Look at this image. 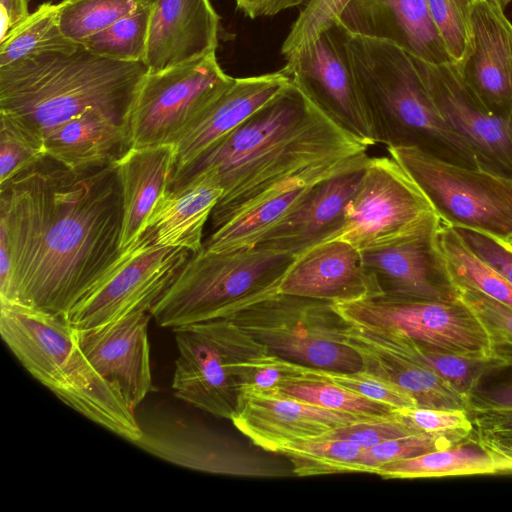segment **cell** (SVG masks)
<instances>
[{
	"label": "cell",
	"instance_id": "cell-1",
	"mask_svg": "<svg viewBox=\"0 0 512 512\" xmlns=\"http://www.w3.org/2000/svg\"><path fill=\"white\" fill-rule=\"evenodd\" d=\"M117 161L70 168L46 155L0 186L12 272L4 301L67 316L121 249Z\"/></svg>",
	"mask_w": 512,
	"mask_h": 512
},
{
	"label": "cell",
	"instance_id": "cell-2",
	"mask_svg": "<svg viewBox=\"0 0 512 512\" xmlns=\"http://www.w3.org/2000/svg\"><path fill=\"white\" fill-rule=\"evenodd\" d=\"M358 139L318 109L292 82L240 126L172 175L169 190L204 176L222 195L213 230L305 169L367 152Z\"/></svg>",
	"mask_w": 512,
	"mask_h": 512
},
{
	"label": "cell",
	"instance_id": "cell-3",
	"mask_svg": "<svg viewBox=\"0 0 512 512\" xmlns=\"http://www.w3.org/2000/svg\"><path fill=\"white\" fill-rule=\"evenodd\" d=\"M144 62L110 59L86 50L44 53L0 67V110L14 113L43 135L88 109L127 127Z\"/></svg>",
	"mask_w": 512,
	"mask_h": 512
},
{
	"label": "cell",
	"instance_id": "cell-4",
	"mask_svg": "<svg viewBox=\"0 0 512 512\" xmlns=\"http://www.w3.org/2000/svg\"><path fill=\"white\" fill-rule=\"evenodd\" d=\"M1 302L0 334L22 366L62 402L134 443L143 431L118 388L80 349L65 316L18 302Z\"/></svg>",
	"mask_w": 512,
	"mask_h": 512
},
{
	"label": "cell",
	"instance_id": "cell-5",
	"mask_svg": "<svg viewBox=\"0 0 512 512\" xmlns=\"http://www.w3.org/2000/svg\"><path fill=\"white\" fill-rule=\"evenodd\" d=\"M347 45L378 143L428 150L439 145L469 165H487L439 112L410 54L392 43L349 33Z\"/></svg>",
	"mask_w": 512,
	"mask_h": 512
},
{
	"label": "cell",
	"instance_id": "cell-6",
	"mask_svg": "<svg viewBox=\"0 0 512 512\" xmlns=\"http://www.w3.org/2000/svg\"><path fill=\"white\" fill-rule=\"evenodd\" d=\"M297 255L255 246L192 253L150 308L161 327L189 326L227 315L278 292Z\"/></svg>",
	"mask_w": 512,
	"mask_h": 512
},
{
	"label": "cell",
	"instance_id": "cell-7",
	"mask_svg": "<svg viewBox=\"0 0 512 512\" xmlns=\"http://www.w3.org/2000/svg\"><path fill=\"white\" fill-rule=\"evenodd\" d=\"M222 317L282 359L337 371L363 369L344 338L348 322L332 302L276 292Z\"/></svg>",
	"mask_w": 512,
	"mask_h": 512
},
{
	"label": "cell",
	"instance_id": "cell-8",
	"mask_svg": "<svg viewBox=\"0 0 512 512\" xmlns=\"http://www.w3.org/2000/svg\"><path fill=\"white\" fill-rule=\"evenodd\" d=\"M178 349L172 389L177 398L231 419L240 387L269 351L227 317L173 329Z\"/></svg>",
	"mask_w": 512,
	"mask_h": 512
},
{
	"label": "cell",
	"instance_id": "cell-9",
	"mask_svg": "<svg viewBox=\"0 0 512 512\" xmlns=\"http://www.w3.org/2000/svg\"><path fill=\"white\" fill-rule=\"evenodd\" d=\"M440 219L456 228L505 238L512 234V175L487 165H461L417 145L389 146Z\"/></svg>",
	"mask_w": 512,
	"mask_h": 512
},
{
	"label": "cell",
	"instance_id": "cell-10",
	"mask_svg": "<svg viewBox=\"0 0 512 512\" xmlns=\"http://www.w3.org/2000/svg\"><path fill=\"white\" fill-rule=\"evenodd\" d=\"M439 223L430 200L392 157H369L342 225L325 242L341 240L363 253L430 235Z\"/></svg>",
	"mask_w": 512,
	"mask_h": 512
},
{
	"label": "cell",
	"instance_id": "cell-11",
	"mask_svg": "<svg viewBox=\"0 0 512 512\" xmlns=\"http://www.w3.org/2000/svg\"><path fill=\"white\" fill-rule=\"evenodd\" d=\"M233 81L216 52L148 72L127 119L129 149L175 145Z\"/></svg>",
	"mask_w": 512,
	"mask_h": 512
},
{
	"label": "cell",
	"instance_id": "cell-12",
	"mask_svg": "<svg viewBox=\"0 0 512 512\" xmlns=\"http://www.w3.org/2000/svg\"><path fill=\"white\" fill-rule=\"evenodd\" d=\"M333 304L347 322L397 330L429 347L492 365L482 325L455 297L377 294Z\"/></svg>",
	"mask_w": 512,
	"mask_h": 512
},
{
	"label": "cell",
	"instance_id": "cell-13",
	"mask_svg": "<svg viewBox=\"0 0 512 512\" xmlns=\"http://www.w3.org/2000/svg\"><path fill=\"white\" fill-rule=\"evenodd\" d=\"M192 254L184 248L158 246L148 230L124 249L109 272L70 310L75 330L98 327L134 310L149 309Z\"/></svg>",
	"mask_w": 512,
	"mask_h": 512
},
{
	"label": "cell",
	"instance_id": "cell-14",
	"mask_svg": "<svg viewBox=\"0 0 512 512\" xmlns=\"http://www.w3.org/2000/svg\"><path fill=\"white\" fill-rule=\"evenodd\" d=\"M348 32L339 24L285 56L291 82L337 125L369 146L377 134L358 88L348 51Z\"/></svg>",
	"mask_w": 512,
	"mask_h": 512
},
{
	"label": "cell",
	"instance_id": "cell-15",
	"mask_svg": "<svg viewBox=\"0 0 512 512\" xmlns=\"http://www.w3.org/2000/svg\"><path fill=\"white\" fill-rule=\"evenodd\" d=\"M375 418L322 408L252 385L240 387L233 425L261 449L279 453L284 446L320 438L328 432Z\"/></svg>",
	"mask_w": 512,
	"mask_h": 512
},
{
	"label": "cell",
	"instance_id": "cell-16",
	"mask_svg": "<svg viewBox=\"0 0 512 512\" xmlns=\"http://www.w3.org/2000/svg\"><path fill=\"white\" fill-rule=\"evenodd\" d=\"M423 84L449 125L486 163L512 175V116L483 105L452 64L434 65L412 56Z\"/></svg>",
	"mask_w": 512,
	"mask_h": 512
},
{
	"label": "cell",
	"instance_id": "cell-17",
	"mask_svg": "<svg viewBox=\"0 0 512 512\" xmlns=\"http://www.w3.org/2000/svg\"><path fill=\"white\" fill-rule=\"evenodd\" d=\"M149 309L141 308L110 323L75 330V339L95 370L136 407L152 390L148 323Z\"/></svg>",
	"mask_w": 512,
	"mask_h": 512
},
{
	"label": "cell",
	"instance_id": "cell-18",
	"mask_svg": "<svg viewBox=\"0 0 512 512\" xmlns=\"http://www.w3.org/2000/svg\"><path fill=\"white\" fill-rule=\"evenodd\" d=\"M344 338L360 355L364 370L409 393L419 407L468 410L470 399L419 364L396 331L348 322Z\"/></svg>",
	"mask_w": 512,
	"mask_h": 512
},
{
	"label": "cell",
	"instance_id": "cell-19",
	"mask_svg": "<svg viewBox=\"0 0 512 512\" xmlns=\"http://www.w3.org/2000/svg\"><path fill=\"white\" fill-rule=\"evenodd\" d=\"M338 23L350 35L392 43L428 63H451L427 0H351Z\"/></svg>",
	"mask_w": 512,
	"mask_h": 512
},
{
	"label": "cell",
	"instance_id": "cell-20",
	"mask_svg": "<svg viewBox=\"0 0 512 512\" xmlns=\"http://www.w3.org/2000/svg\"><path fill=\"white\" fill-rule=\"evenodd\" d=\"M367 152L313 165L276 186L250 208L213 230L203 243L209 251L222 252L255 247L276 224L291 214L322 180L366 165Z\"/></svg>",
	"mask_w": 512,
	"mask_h": 512
},
{
	"label": "cell",
	"instance_id": "cell-21",
	"mask_svg": "<svg viewBox=\"0 0 512 512\" xmlns=\"http://www.w3.org/2000/svg\"><path fill=\"white\" fill-rule=\"evenodd\" d=\"M134 442L165 461L189 469L234 476L278 477L283 473L269 467L211 431L180 420L160 421L142 428Z\"/></svg>",
	"mask_w": 512,
	"mask_h": 512
},
{
	"label": "cell",
	"instance_id": "cell-22",
	"mask_svg": "<svg viewBox=\"0 0 512 512\" xmlns=\"http://www.w3.org/2000/svg\"><path fill=\"white\" fill-rule=\"evenodd\" d=\"M278 292L332 303L381 294L361 252L341 240L322 242L298 254Z\"/></svg>",
	"mask_w": 512,
	"mask_h": 512
},
{
	"label": "cell",
	"instance_id": "cell-23",
	"mask_svg": "<svg viewBox=\"0 0 512 512\" xmlns=\"http://www.w3.org/2000/svg\"><path fill=\"white\" fill-rule=\"evenodd\" d=\"M219 28L210 0H154L143 62L158 72L216 52Z\"/></svg>",
	"mask_w": 512,
	"mask_h": 512
},
{
	"label": "cell",
	"instance_id": "cell-24",
	"mask_svg": "<svg viewBox=\"0 0 512 512\" xmlns=\"http://www.w3.org/2000/svg\"><path fill=\"white\" fill-rule=\"evenodd\" d=\"M365 166L337 173L319 182L307 198L270 229L256 246L298 255L325 242L342 225Z\"/></svg>",
	"mask_w": 512,
	"mask_h": 512
},
{
	"label": "cell",
	"instance_id": "cell-25",
	"mask_svg": "<svg viewBox=\"0 0 512 512\" xmlns=\"http://www.w3.org/2000/svg\"><path fill=\"white\" fill-rule=\"evenodd\" d=\"M473 21L475 47L462 76L483 105L512 116V22L485 0L476 1Z\"/></svg>",
	"mask_w": 512,
	"mask_h": 512
},
{
	"label": "cell",
	"instance_id": "cell-26",
	"mask_svg": "<svg viewBox=\"0 0 512 512\" xmlns=\"http://www.w3.org/2000/svg\"><path fill=\"white\" fill-rule=\"evenodd\" d=\"M290 83L291 78L284 68L258 76L234 78L232 84L174 145V172L235 130Z\"/></svg>",
	"mask_w": 512,
	"mask_h": 512
},
{
	"label": "cell",
	"instance_id": "cell-27",
	"mask_svg": "<svg viewBox=\"0 0 512 512\" xmlns=\"http://www.w3.org/2000/svg\"><path fill=\"white\" fill-rule=\"evenodd\" d=\"M175 156V146L168 144L130 148L117 160L123 202L122 250L142 236L150 216L169 191Z\"/></svg>",
	"mask_w": 512,
	"mask_h": 512
},
{
	"label": "cell",
	"instance_id": "cell-28",
	"mask_svg": "<svg viewBox=\"0 0 512 512\" xmlns=\"http://www.w3.org/2000/svg\"><path fill=\"white\" fill-rule=\"evenodd\" d=\"M434 232L361 253L362 263L373 276L381 294L423 299L454 298L433 253Z\"/></svg>",
	"mask_w": 512,
	"mask_h": 512
},
{
	"label": "cell",
	"instance_id": "cell-29",
	"mask_svg": "<svg viewBox=\"0 0 512 512\" xmlns=\"http://www.w3.org/2000/svg\"><path fill=\"white\" fill-rule=\"evenodd\" d=\"M47 155L70 168L117 161L129 149L127 127L88 109L44 134Z\"/></svg>",
	"mask_w": 512,
	"mask_h": 512
},
{
	"label": "cell",
	"instance_id": "cell-30",
	"mask_svg": "<svg viewBox=\"0 0 512 512\" xmlns=\"http://www.w3.org/2000/svg\"><path fill=\"white\" fill-rule=\"evenodd\" d=\"M221 195L222 189L204 176L169 190L150 216L146 230L158 246L196 253L203 247L204 225Z\"/></svg>",
	"mask_w": 512,
	"mask_h": 512
},
{
	"label": "cell",
	"instance_id": "cell-31",
	"mask_svg": "<svg viewBox=\"0 0 512 512\" xmlns=\"http://www.w3.org/2000/svg\"><path fill=\"white\" fill-rule=\"evenodd\" d=\"M432 249L450 287L473 289L512 307V283L480 258L457 228L440 219L432 236Z\"/></svg>",
	"mask_w": 512,
	"mask_h": 512
},
{
	"label": "cell",
	"instance_id": "cell-32",
	"mask_svg": "<svg viewBox=\"0 0 512 512\" xmlns=\"http://www.w3.org/2000/svg\"><path fill=\"white\" fill-rule=\"evenodd\" d=\"M59 5L45 2L13 26L0 43V67L44 53H72L81 45L69 40L59 25Z\"/></svg>",
	"mask_w": 512,
	"mask_h": 512
},
{
	"label": "cell",
	"instance_id": "cell-33",
	"mask_svg": "<svg viewBox=\"0 0 512 512\" xmlns=\"http://www.w3.org/2000/svg\"><path fill=\"white\" fill-rule=\"evenodd\" d=\"M373 474L384 479H413L495 474V468L490 456L481 448L459 444L382 464Z\"/></svg>",
	"mask_w": 512,
	"mask_h": 512
},
{
	"label": "cell",
	"instance_id": "cell-34",
	"mask_svg": "<svg viewBox=\"0 0 512 512\" xmlns=\"http://www.w3.org/2000/svg\"><path fill=\"white\" fill-rule=\"evenodd\" d=\"M274 390L294 399L329 410L367 417H385L395 409L361 396L328 380L300 373L286 376Z\"/></svg>",
	"mask_w": 512,
	"mask_h": 512
},
{
	"label": "cell",
	"instance_id": "cell-35",
	"mask_svg": "<svg viewBox=\"0 0 512 512\" xmlns=\"http://www.w3.org/2000/svg\"><path fill=\"white\" fill-rule=\"evenodd\" d=\"M362 448L343 439L317 438L291 443L280 449L297 476L366 473L359 459Z\"/></svg>",
	"mask_w": 512,
	"mask_h": 512
},
{
	"label": "cell",
	"instance_id": "cell-36",
	"mask_svg": "<svg viewBox=\"0 0 512 512\" xmlns=\"http://www.w3.org/2000/svg\"><path fill=\"white\" fill-rule=\"evenodd\" d=\"M151 4H143L81 45L88 51L119 61L143 62L147 52Z\"/></svg>",
	"mask_w": 512,
	"mask_h": 512
},
{
	"label": "cell",
	"instance_id": "cell-37",
	"mask_svg": "<svg viewBox=\"0 0 512 512\" xmlns=\"http://www.w3.org/2000/svg\"><path fill=\"white\" fill-rule=\"evenodd\" d=\"M46 155L39 128L14 113L0 110V186Z\"/></svg>",
	"mask_w": 512,
	"mask_h": 512
},
{
	"label": "cell",
	"instance_id": "cell-38",
	"mask_svg": "<svg viewBox=\"0 0 512 512\" xmlns=\"http://www.w3.org/2000/svg\"><path fill=\"white\" fill-rule=\"evenodd\" d=\"M454 297L465 305L482 325L495 367H512V307L476 290L451 287Z\"/></svg>",
	"mask_w": 512,
	"mask_h": 512
},
{
	"label": "cell",
	"instance_id": "cell-39",
	"mask_svg": "<svg viewBox=\"0 0 512 512\" xmlns=\"http://www.w3.org/2000/svg\"><path fill=\"white\" fill-rule=\"evenodd\" d=\"M143 4L136 0H62L59 25L69 40L81 45Z\"/></svg>",
	"mask_w": 512,
	"mask_h": 512
},
{
	"label": "cell",
	"instance_id": "cell-40",
	"mask_svg": "<svg viewBox=\"0 0 512 512\" xmlns=\"http://www.w3.org/2000/svg\"><path fill=\"white\" fill-rule=\"evenodd\" d=\"M476 1L427 0L449 59L461 74L475 47L473 13Z\"/></svg>",
	"mask_w": 512,
	"mask_h": 512
},
{
	"label": "cell",
	"instance_id": "cell-41",
	"mask_svg": "<svg viewBox=\"0 0 512 512\" xmlns=\"http://www.w3.org/2000/svg\"><path fill=\"white\" fill-rule=\"evenodd\" d=\"M394 331L399 334L404 347L419 364L450 382L470 401L483 373L494 368L490 363L443 352L419 343L400 331Z\"/></svg>",
	"mask_w": 512,
	"mask_h": 512
},
{
	"label": "cell",
	"instance_id": "cell-42",
	"mask_svg": "<svg viewBox=\"0 0 512 512\" xmlns=\"http://www.w3.org/2000/svg\"><path fill=\"white\" fill-rule=\"evenodd\" d=\"M476 445L491 458L495 473H512V408H468Z\"/></svg>",
	"mask_w": 512,
	"mask_h": 512
},
{
	"label": "cell",
	"instance_id": "cell-43",
	"mask_svg": "<svg viewBox=\"0 0 512 512\" xmlns=\"http://www.w3.org/2000/svg\"><path fill=\"white\" fill-rule=\"evenodd\" d=\"M294 375L306 373L328 380L368 399L387 404L394 409L418 406L416 400L395 384L364 369L337 371L294 363Z\"/></svg>",
	"mask_w": 512,
	"mask_h": 512
},
{
	"label": "cell",
	"instance_id": "cell-44",
	"mask_svg": "<svg viewBox=\"0 0 512 512\" xmlns=\"http://www.w3.org/2000/svg\"><path fill=\"white\" fill-rule=\"evenodd\" d=\"M464 440L446 434L417 432L407 436L394 438L368 449H363L359 462L366 473L373 474L376 467L429 451L450 448Z\"/></svg>",
	"mask_w": 512,
	"mask_h": 512
},
{
	"label": "cell",
	"instance_id": "cell-45",
	"mask_svg": "<svg viewBox=\"0 0 512 512\" xmlns=\"http://www.w3.org/2000/svg\"><path fill=\"white\" fill-rule=\"evenodd\" d=\"M350 1L308 0L284 40L281 53L284 56L289 55L337 24Z\"/></svg>",
	"mask_w": 512,
	"mask_h": 512
},
{
	"label": "cell",
	"instance_id": "cell-46",
	"mask_svg": "<svg viewBox=\"0 0 512 512\" xmlns=\"http://www.w3.org/2000/svg\"><path fill=\"white\" fill-rule=\"evenodd\" d=\"M417 432L422 431L394 411L389 416L369 418L336 428L320 438L343 439L362 449H368L385 441Z\"/></svg>",
	"mask_w": 512,
	"mask_h": 512
},
{
	"label": "cell",
	"instance_id": "cell-47",
	"mask_svg": "<svg viewBox=\"0 0 512 512\" xmlns=\"http://www.w3.org/2000/svg\"><path fill=\"white\" fill-rule=\"evenodd\" d=\"M395 411L422 432L453 435L465 440L473 431L470 415L465 409L416 406Z\"/></svg>",
	"mask_w": 512,
	"mask_h": 512
},
{
	"label": "cell",
	"instance_id": "cell-48",
	"mask_svg": "<svg viewBox=\"0 0 512 512\" xmlns=\"http://www.w3.org/2000/svg\"><path fill=\"white\" fill-rule=\"evenodd\" d=\"M457 229L480 258L512 283V248L492 234L472 229Z\"/></svg>",
	"mask_w": 512,
	"mask_h": 512
},
{
	"label": "cell",
	"instance_id": "cell-49",
	"mask_svg": "<svg viewBox=\"0 0 512 512\" xmlns=\"http://www.w3.org/2000/svg\"><path fill=\"white\" fill-rule=\"evenodd\" d=\"M306 0H235L237 9L246 16L255 19L273 16L279 12L296 7Z\"/></svg>",
	"mask_w": 512,
	"mask_h": 512
},
{
	"label": "cell",
	"instance_id": "cell-50",
	"mask_svg": "<svg viewBox=\"0 0 512 512\" xmlns=\"http://www.w3.org/2000/svg\"><path fill=\"white\" fill-rule=\"evenodd\" d=\"M470 406L484 408H512V382L498 386L482 395H473Z\"/></svg>",
	"mask_w": 512,
	"mask_h": 512
},
{
	"label": "cell",
	"instance_id": "cell-51",
	"mask_svg": "<svg viewBox=\"0 0 512 512\" xmlns=\"http://www.w3.org/2000/svg\"><path fill=\"white\" fill-rule=\"evenodd\" d=\"M0 9L7 13L12 27L30 14L27 0H0Z\"/></svg>",
	"mask_w": 512,
	"mask_h": 512
},
{
	"label": "cell",
	"instance_id": "cell-52",
	"mask_svg": "<svg viewBox=\"0 0 512 512\" xmlns=\"http://www.w3.org/2000/svg\"><path fill=\"white\" fill-rule=\"evenodd\" d=\"M485 1H487L494 7L498 8L499 10L504 11V12H505V9L507 8V6L510 3H512V0H485Z\"/></svg>",
	"mask_w": 512,
	"mask_h": 512
},
{
	"label": "cell",
	"instance_id": "cell-53",
	"mask_svg": "<svg viewBox=\"0 0 512 512\" xmlns=\"http://www.w3.org/2000/svg\"><path fill=\"white\" fill-rule=\"evenodd\" d=\"M508 247L512 248V234L506 236L505 238H500Z\"/></svg>",
	"mask_w": 512,
	"mask_h": 512
},
{
	"label": "cell",
	"instance_id": "cell-54",
	"mask_svg": "<svg viewBox=\"0 0 512 512\" xmlns=\"http://www.w3.org/2000/svg\"><path fill=\"white\" fill-rule=\"evenodd\" d=\"M136 1L141 2V3H145V4H152V2L154 0H136Z\"/></svg>",
	"mask_w": 512,
	"mask_h": 512
}]
</instances>
